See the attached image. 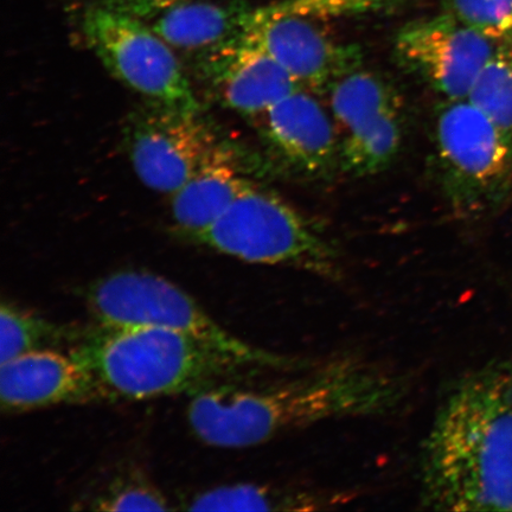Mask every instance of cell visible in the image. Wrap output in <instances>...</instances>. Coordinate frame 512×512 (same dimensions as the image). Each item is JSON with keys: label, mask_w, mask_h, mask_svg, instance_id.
<instances>
[{"label": "cell", "mask_w": 512, "mask_h": 512, "mask_svg": "<svg viewBox=\"0 0 512 512\" xmlns=\"http://www.w3.org/2000/svg\"><path fill=\"white\" fill-rule=\"evenodd\" d=\"M420 502L437 511H512V368L467 374L421 447Z\"/></svg>", "instance_id": "2"}, {"label": "cell", "mask_w": 512, "mask_h": 512, "mask_svg": "<svg viewBox=\"0 0 512 512\" xmlns=\"http://www.w3.org/2000/svg\"><path fill=\"white\" fill-rule=\"evenodd\" d=\"M67 352L93 376L105 400L195 394L236 377L268 374L195 338L155 326L94 323Z\"/></svg>", "instance_id": "3"}, {"label": "cell", "mask_w": 512, "mask_h": 512, "mask_svg": "<svg viewBox=\"0 0 512 512\" xmlns=\"http://www.w3.org/2000/svg\"><path fill=\"white\" fill-rule=\"evenodd\" d=\"M192 240L249 264L292 267L329 280L342 277L341 254L328 236L283 198L255 184Z\"/></svg>", "instance_id": "5"}, {"label": "cell", "mask_w": 512, "mask_h": 512, "mask_svg": "<svg viewBox=\"0 0 512 512\" xmlns=\"http://www.w3.org/2000/svg\"><path fill=\"white\" fill-rule=\"evenodd\" d=\"M352 501L350 492L277 486L233 484L198 492L184 504L189 511H319Z\"/></svg>", "instance_id": "15"}, {"label": "cell", "mask_w": 512, "mask_h": 512, "mask_svg": "<svg viewBox=\"0 0 512 512\" xmlns=\"http://www.w3.org/2000/svg\"><path fill=\"white\" fill-rule=\"evenodd\" d=\"M239 379L192 394L188 420L202 443L253 447L324 421L389 415L412 390L406 374L352 356L315 361L264 382Z\"/></svg>", "instance_id": "1"}, {"label": "cell", "mask_w": 512, "mask_h": 512, "mask_svg": "<svg viewBox=\"0 0 512 512\" xmlns=\"http://www.w3.org/2000/svg\"><path fill=\"white\" fill-rule=\"evenodd\" d=\"M98 400H105L98 383L69 352L35 351L0 363L3 412L22 413Z\"/></svg>", "instance_id": "13"}, {"label": "cell", "mask_w": 512, "mask_h": 512, "mask_svg": "<svg viewBox=\"0 0 512 512\" xmlns=\"http://www.w3.org/2000/svg\"><path fill=\"white\" fill-rule=\"evenodd\" d=\"M81 32L108 72L132 91L153 104L201 111L171 46L142 18L108 4L95 5L83 12Z\"/></svg>", "instance_id": "7"}, {"label": "cell", "mask_w": 512, "mask_h": 512, "mask_svg": "<svg viewBox=\"0 0 512 512\" xmlns=\"http://www.w3.org/2000/svg\"><path fill=\"white\" fill-rule=\"evenodd\" d=\"M182 0H108L106 4L139 18H153Z\"/></svg>", "instance_id": "24"}, {"label": "cell", "mask_w": 512, "mask_h": 512, "mask_svg": "<svg viewBox=\"0 0 512 512\" xmlns=\"http://www.w3.org/2000/svg\"><path fill=\"white\" fill-rule=\"evenodd\" d=\"M326 94L339 137L387 108L401 104L387 80L362 67L343 75Z\"/></svg>", "instance_id": "18"}, {"label": "cell", "mask_w": 512, "mask_h": 512, "mask_svg": "<svg viewBox=\"0 0 512 512\" xmlns=\"http://www.w3.org/2000/svg\"><path fill=\"white\" fill-rule=\"evenodd\" d=\"M402 143V107L398 104L341 136V171L354 177L380 174L398 158Z\"/></svg>", "instance_id": "17"}, {"label": "cell", "mask_w": 512, "mask_h": 512, "mask_svg": "<svg viewBox=\"0 0 512 512\" xmlns=\"http://www.w3.org/2000/svg\"><path fill=\"white\" fill-rule=\"evenodd\" d=\"M260 118L268 149L290 174L319 181L341 170V137L312 92L300 88Z\"/></svg>", "instance_id": "11"}, {"label": "cell", "mask_w": 512, "mask_h": 512, "mask_svg": "<svg viewBox=\"0 0 512 512\" xmlns=\"http://www.w3.org/2000/svg\"><path fill=\"white\" fill-rule=\"evenodd\" d=\"M254 183L243 176L238 157L222 144L189 181L172 194V216L179 230L194 238L226 213Z\"/></svg>", "instance_id": "14"}, {"label": "cell", "mask_w": 512, "mask_h": 512, "mask_svg": "<svg viewBox=\"0 0 512 512\" xmlns=\"http://www.w3.org/2000/svg\"><path fill=\"white\" fill-rule=\"evenodd\" d=\"M399 2L400 0H284L271 6L281 14L319 19L379 11Z\"/></svg>", "instance_id": "23"}, {"label": "cell", "mask_w": 512, "mask_h": 512, "mask_svg": "<svg viewBox=\"0 0 512 512\" xmlns=\"http://www.w3.org/2000/svg\"><path fill=\"white\" fill-rule=\"evenodd\" d=\"M81 334V329L50 322L37 313L3 300L0 306V363L35 351L69 350Z\"/></svg>", "instance_id": "19"}, {"label": "cell", "mask_w": 512, "mask_h": 512, "mask_svg": "<svg viewBox=\"0 0 512 512\" xmlns=\"http://www.w3.org/2000/svg\"><path fill=\"white\" fill-rule=\"evenodd\" d=\"M86 303L95 324L176 331L260 373L296 370L312 363L243 341L222 328L182 288L155 273L120 271L96 280L87 290Z\"/></svg>", "instance_id": "4"}, {"label": "cell", "mask_w": 512, "mask_h": 512, "mask_svg": "<svg viewBox=\"0 0 512 512\" xmlns=\"http://www.w3.org/2000/svg\"><path fill=\"white\" fill-rule=\"evenodd\" d=\"M467 100L512 142V50L503 43L480 72Z\"/></svg>", "instance_id": "20"}, {"label": "cell", "mask_w": 512, "mask_h": 512, "mask_svg": "<svg viewBox=\"0 0 512 512\" xmlns=\"http://www.w3.org/2000/svg\"><path fill=\"white\" fill-rule=\"evenodd\" d=\"M240 36L315 94H326L338 79L362 64L360 48L335 41L313 19L281 14L271 5L249 9Z\"/></svg>", "instance_id": "9"}, {"label": "cell", "mask_w": 512, "mask_h": 512, "mask_svg": "<svg viewBox=\"0 0 512 512\" xmlns=\"http://www.w3.org/2000/svg\"><path fill=\"white\" fill-rule=\"evenodd\" d=\"M447 14L498 43L512 37V0H448Z\"/></svg>", "instance_id": "22"}, {"label": "cell", "mask_w": 512, "mask_h": 512, "mask_svg": "<svg viewBox=\"0 0 512 512\" xmlns=\"http://www.w3.org/2000/svg\"><path fill=\"white\" fill-rule=\"evenodd\" d=\"M219 136L200 111L153 104L134 113L126 145L147 188L174 194L219 149Z\"/></svg>", "instance_id": "8"}, {"label": "cell", "mask_w": 512, "mask_h": 512, "mask_svg": "<svg viewBox=\"0 0 512 512\" xmlns=\"http://www.w3.org/2000/svg\"><path fill=\"white\" fill-rule=\"evenodd\" d=\"M433 136L441 189L454 213L484 215L512 194V142L469 100H441Z\"/></svg>", "instance_id": "6"}, {"label": "cell", "mask_w": 512, "mask_h": 512, "mask_svg": "<svg viewBox=\"0 0 512 512\" xmlns=\"http://www.w3.org/2000/svg\"><path fill=\"white\" fill-rule=\"evenodd\" d=\"M245 6L215 2H182L156 17L151 27L172 48L207 51L239 37Z\"/></svg>", "instance_id": "16"}, {"label": "cell", "mask_w": 512, "mask_h": 512, "mask_svg": "<svg viewBox=\"0 0 512 512\" xmlns=\"http://www.w3.org/2000/svg\"><path fill=\"white\" fill-rule=\"evenodd\" d=\"M200 73L222 104L247 117H261L302 88L264 51L241 36L201 54Z\"/></svg>", "instance_id": "12"}, {"label": "cell", "mask_w": 512, "mask_h": 512, "mask_svg": "<svg viewBox=\"0 0 512 512\" xmlns=\"http://www.w3.org/2000/svg\"><path fill=\"white\" fill-rule=\"evenodd\" d=\"M501 44L446 14L407 25L394 48L402 66L443 100H462Z\"/></svg>", "instance_id": "10"}, {"label": "cell", "mask_w": 512, "mask_h": 512, "mask_svg": "<svg viewBox=\"0 0 512 512\" xmlns=\"http://www.w3.org/2000/svg\"><path fill=\"white\" fill-rule=\"evenodd\" d=\"M85 508L101 511H168V498L144 473L127 471L92 496Z\"/></svg>", "instance_id": "21"}]
</instances>
